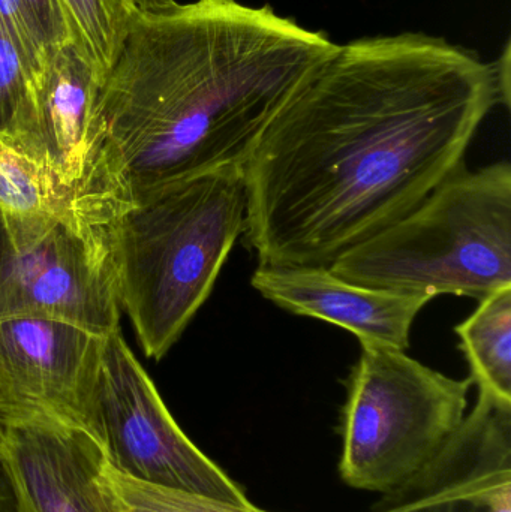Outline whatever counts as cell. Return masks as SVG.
<instances>
[{"label": "cell", "mask_w": 511, "mask_h": 512, "mask_svg": "<svg viewBox=\"0 0 511 512\" xmlns=\"http://www.w3.org/2000/svg\"><path fill=\"white\" fill-rule=\"evenodd\" d=\"M495 62L441 36H369L324 59L243 164L245 236L261 267H329L413 212L510 107Z\"/></svg>", "instance_id": "cell-1"}, {"label": "cell", "mask_w": 511, "mask_h": 512, "mask_svg": "<svg viewBox=\"0 0 511 512\" xmlns=\"http://www.w3.org/2000/svg\"><path fill=\"white\" fill-rule=\"evenodd\" d=\"M338 48L270 5L138 11L96 105L105 161L131 198L242 168L282 105Z\"/></svg>", "instance_id": "cell-2"}, {"label": "cell", "mask_w": 511, "mask_h": 512, "mask_svg": "<svg viewBox=\"0 0 511 512\" xmlns=\"http://www.w3.org/2000/svg\"><path fill=\"white\" fill-rule=\"evenodd\" d=\"M246 206L242 168H225L144 192L108 227L120 307L147 357L161 360L209 298Z\"/></svg>", "instance_id": "cell-3"}, {"label": "cell", "mask_w": 511, "mask_h": 512, "mask_svg": "<svg viewBox=\"0 0 511 512\" xmlns=\"http://www.w3.org/2000/svg\"><path fill=\"white\" fill-rule=\"evenodd\" d=\"M329 270L366 288L482 301L511 288V165L459 168L413 212L339 255Z\"/></svg>", "instance_id": "cell-4"}, {"label": "cell", "mask_w": 511, "mask_h": 512, "mask_svg": "<svg viewBox=\"0 0 511 512\" xmlns=\"http://www.w3.org/2000/svg\"><path fill=\"white\" fill-rule=\"evenodd\" d=\"M471 387L402 349L362 345L339 418L342 481L380 495L401 486L461 426Z\"/></svg>", "instance_id": "cell-5"}, {"label": "cell", "mask_w": 511, "mask_h": 512, "mask_svg": "<svg viewBox=\"0 0 511 512\" xmlns=\"http://www.w3.org/2000/svg\"><path fill=\"white\" fill-rule=\"evenodd\" d=\"M120 310L108 227L0 210V318L47 316L107 336Z\"/></svg>", "instance_id": "cell-6"}, {"label": "cell", "mask_w": 511, "mask_h": 512, "mask_svg": "<svg viewBox=\"0 0 511 512\" xmlns=\"http://www.w3.org/2000/svg\"><path fill=\"white\" fill-rule=\"evenodd\" d=\"M93 438L108 465L132 480L249 504L242 486L180 429L120 328L104 339Z\"/></svg>", "instance_id": "cell-7"}, {"label": "cell", "mask_w": 511, "mask_h": 512, "mask_svg": "<svg viewBox=\"0 0 511 512\" xmlns=\"http://www.w3.org/2000/svg\"><path fill=\"white\" fill-rule=\"evenodd\" d=\"M104 339L63 319L0 318V420L48 418L93 438Z\"/></svg>", "instance_id": "cell-8"}, {"label": "cell", "mask_w": 511, "mask_h": 512, "mask_svg": "<svg viewBox=\"0 0 511 512\" xmlns=\"http://www.w3.org/2000/svg\"><path fill=\"white\" fill-rule=\"evenodd\" d=\"M449 504L511 512V405L482 391L437 454L366 512H414Z\"/></svg>", "instance_id": "cell-9"}, {"label": "cell", "mask_w": 511, "mask_h": 512, "mask_svg": "<svg viewBox=\"0 0 511 512\" xmlns=\"http://www.w3.org/2000/svg\"><path fill=\"white\" fill-rule=\"evenodd\" d=\"M0 460L20 512H110L99 484L105 456L83 430L48 418H2Z\"/></svg>", "instance_id": "cell-10"}, {"label": "cell", "mask_w": 511, "mask_h": 512, "mask_svg": "<svg viewBox=\"0 0 511 512\" xmlns=\"http://www.w3.org/2000/svg\"><path fill=\"white\" fill-rule=\"evenodd\" d=\"M251 285L294 315L351 331L362 345L407 351L414 319L431 298L366 288L335 276L329 267H261Z\"/></svg>", "instance_id": "cell-11"}, {"label": "cell", "mask_w": 511, "mask_h": 512, "mask_svg": "<svg viewBox=\"0 0 511 512\" xmlns=\"http://www.w3.org/2000/svg\"><path fill=\"white\" fill-rule=\"evenodd\" d=\"M0 210L48 215L93 227H110L119 215L98 201L66 188L32 156L0 137Z\"/></svg>", "instance_id": "cell-12"}, {"label": "cell", "mask_w": 511, "mask_h": 512, "mask_svg": "<svg viewBox=\"0 0 511 512\" xmlns=\"http://www.w3.org/2000/svg\"><path fill=\"white\" fill-rule=\"evenodd\" d=\"M455 333L473 385L511 405V288L483 298L479 309L456 325Z\"/></svg>", "instance_id": "cell-13"}, {"label": "cell", "mask_w": 511, "mask_h": 512, "mask_svg": "<svg viewBox=\"0 0 511 512\" xmlns=\"http://www.w3.org/2000/svg\"><path fill=\"white\" fill-rule=\"evenodd\" d=\"M77 39L102 78L116 62L138 9L131 0H62Z\"/></svg>", "instance_id": "cell-14"}, {"label": "cell", "mask_w": 511, "mask_h": 512, "mask_svg": "<svg viewBox=\"0 0 511 512\" xmlns=\"http://www.w3.org/2000/svg\"><path fill=\"white\" fill-rule=\"evenodd\" d=\"M110 512H269L249 504H233L200 493L140 483L114 471L107 460L99 475Z\"/></svg>", "instance_id": "cell-15"}, {"label": "cell", "mask_w": 511, "mask_h": 512, "mask_svg": "<svg viewBox=\"0 0 511 512\" xmlns=\"http://www.w3.org/2000/svg\"><path fill=\"white\" fill-rule=\"evenodd\" d=\"M32 120V78L0 20V137L20 146L29 135Z\"/></svg>", "instance_id": "cell-16"}, {"label": "cell", "mask_w": 511, "mask_h": 512, "mask_svg": "<svg viewBox=\"0 0 511 512\" xmlns=\"http://www.w3.org/2000/svg\"><path fill=\"white\" fill-rule=\"evenodd\" d=\"M0 20L8 29L18 53L23 57L35 87L47 60V50L24 0H0Z\"/></svg>", "instance_id": "cell-17"}, {"label": "cell", "mask_w": 511, "mask_h": 512, "mask_svg": "<svg viewBox=\"0 0 511 512\" xmlns=\"http://www.w3.org/2000/svg\"><path fill=\"white\" fill-rule=\"evenodd\" d=\"M45 50H53L72 38L71 24L63 8L62 0H24Z\"/></svg>", "instance_id": "cell-18"}, {"label": "cell", "mask_w": 511, "mask_h": 512, "mask_svg": "<svg viewBox=\"0 0 511 512\" xmlns=\"http://www.w3.org/2000/svg\"><path fill=\"white\" fill-rule=\"evenodd\" d=\"M0 512H20L8 472L0 460Z\"/></svg>", "instance_id": "cell-19"}, {"label": "cell", "mask_w": 511, "mask_h": 512, "mask_svg": "<svg viewBox=\"0 0 511 512\" xmlns=\"http://www.w3.org/2000/svg\"><path fill=\"white\" fill-rule=\"evenodd\" d=\"M138 11H156L174 5L176 0H131Z\"/></svg>", "instance_id": "cell-20"}]
</instances>
